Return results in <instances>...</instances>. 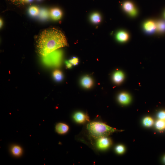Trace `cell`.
Instances as JSON below:
<instances>
[{"label": "cell", "instance_id": "1", "mask_svg": "<svg viewBox=\"0 0 165 165\" xmlns=\"http://www.w3.org/2000/svg\"><path fill=\"white\" fill-rule=\"evenodd\" d=\"M67 45L65 35L61 31L55 28H48L43 31L37 41L38 52L43 57Z\"/></svg>", "mask_w": 165, "mask_h": 165}, {"label": "cell", "instance_id": "2", "mask_svg": "<svg viewBox=\"0 0 165 165\" xmlns=\"http://www.w3.org/2000/svg\"><path fill=\"white\" fill-rule=\"evenodd\" d=\"M87 128L92 137L96 139L106 136L117 131L115 128L99 122L90 123L88 125Z\"/></svg>", "mask_w": 165, "mask_h": 165}, {"label": "cell", "instance_id": "3", "mask_svg": "<svg viewBox=\"0 0 165 165\" xmlns=\"http://www.w3.org/2000/svg\"><path fill=\"white\" fill-rule=\"evenodd\" d=\"M51 59L48 58V62L46 63L48 65L52 66H58L59 65L61 59V54L60 52L55 51L51 53Z\"/></svg>", "mask_w": 165, "mask_h": 165}, {"label": "cell", "instance_id": "4", "mask_svg": "<svg viewBox=\"0 0 165 165\" xmlns=\"http://www.w3.org/2000/svg\"><path fill=\"white\" fill-rule=\"evenodd\" d=\"M110 140L106 136L97 139L96 145L98 148L101 149H105L108 148L111 144Z\"/></svg>", "mask_w": 165, "mask_h": 165}, {"label": "cell", "instance_id": "5", "mask_svg": "<svg viewBox=\"0 0 165 165\" xmlns=\"http://www.w3.org/2000/svg\"><path fill=\"white\" fill-rule=\"evenodd\" d=\"M123 8L125 11L132 16H135L137 13L134 4L131 2H125L123 5Z\"/></svg>", "mask_w": 165, "mask_h": 165}, {"label": "cell", "instance_id": "6", "mask_svg": "<svg viewBox=\"0 0 165 165\" xmlns=\"http://www.w3.org/2000/svg\"><path fill=\"white\" fill-rule=\"evenodd\" d=\"M74 118L77 123H82L86 121H89V117L84 113L78 112L76 113L74 116Z\"/></svg>", "mask_w": 165, "mask_h": 165}, {"label": "cell", "instance_id": "7", "mask_svg": "<svg viewBox=\"0 0 165 165\" xmlns=\"http://www.w3.org/2000/svg\"><path fill=\"white\" fill-rule=\"evenodd\" d=\"M143 28L147 33H153L156 29V23L152 21H147L143 25Z\"/></svg>", "mask_w": 165, "mask_h": 165}, {"label": "cell", "instance_id": "8", "mask_svg": "<svg viewBox=\"0 0 165 165\" xmlns=\"http://www.w3.org/2000/svg\"><path fill=\"white\" fill-rule=\"evenodd\" d=\"M69 130V127L67 125L59 123L55 126V130L59 134H63L67 133Z\"/></svg>", "mask_w": 165, "mask_h": 165}, {"label": "cell", "instance_id": "9", "mask_svg": "<svg viewBox=\"0 0 165 165\" xmlns=\"http://www.w3.org/2000/svg\"><path fill=\"white\" fill-rule=\"evenodd\" d=\"M118 99L121 103L124 105L128 104L131 101L130 96L125 93H121L118 96Z\"/></svg>", "mask_w": 165, "mask_h": 165}, {"label": "cell", "instance_id": "10", "mask_svg": "<svg viewBox=\"0 0 165 165\" xmlns=\"http://www.w3.org/2000/svg\"><path fill=\"white\" fill-rule=\"evenodd\" d=\"M50 15L54 20H58L61 18L62 16V13L60 9L54 8L51 10Z\"/></svg>", "mask_w": 165, "mask_h": 165}, {"label": "cell", "instance_id": "11", "mask_svg": "<svg viewBox=\"0 0 165 165\" xmlns=\"http://www.w3.org/2000/svg\"><path fill=\"white\" fill-rule=\"evenodd\" d=\"M116 38L119 41L125 42L128 40L129 39V35L125 31H120L116 35Z\"/></svg>", "mask_w": 165, "mask_h": 165}, {"label": "cell", "instance_id": "12", "mask_svg": "<svg viewBox=\"0 0 165 165\" xmlns=\"http://www.w3.org/2000/svg\"><path fill=\"white\" fill-rule=\"evenodd\" d=\"M124 75L120 71H118L114 73L113 76V80L115 82L119 84L124 80Z\"/></svg>", "mask_w": 165, "mask_h": 165}, {"label": "cell", "instance_id": "13", "mask_svg": "<svg viewBox=\"0 0 165 165\" xmlns=\"http://www.w3.org/2000/svg\"><path fill=\"white\" fill-rule=\"evenodd\" d=\"M82 85L86 88H89L91 87L93 81L91 78L88 76L84 77L81 81Z\"/></svg>", "mask_w": 165, "mask_h": 165}, {"label": "cell", "instance_id": "14", "mask_svg": "<svg viewBox=\"0 0 165 165\" xmlns=\"http://www.w3.org/2000/svg\"><path fill=\"white\" fill-rule=\"evenodd\" d=\"M11 152L14 156L18 157L22 154L23 150L22 148L19 146L15 145L12 147Z\"/></svg>", "mask_w": 165, "mask_h": 165}, {"label": "cell", "instance_id": "15", "mask_svg": "<svg viewBox=\"0 0 165 165\" xmlns=\"http://www.w3.org/2000/svg\"><path fill=\"white\" fill-rule=\"evenodd\" d=\"M90 19L92 23L94 24L99 23L101 21V16L98 13H95L92 14Z\"/></svg>", "mask_w": 165, "mask_h": 165}, {"label": "cell", "instance_id": "16", "mask_svg": "<svg viewBox=\"0 0 165 165\" xmlns=\"http://www.w3.org/2000/svg\"><path fill=\"white\" fill-rule=\"evenodd\" d=\"M28 12L30 15L33 16H37L40 13L38 8L35 6H31L28 10Z\"/></svg>", "mask_w": 165, "mask_h": 165}, {"label": "cell", "instance_id": "17", "mask_svg": "<svg viewBox=\"0 0 165 165\" xmlns=\"http://www.w3.org/2000/svg\"><path fill=\"white\" fill-rule=\"evenodd\" d=\"M53 76L55 79L58 81L62 80L63 77L62 73L59 70H56L54 71Z\"/></svg>", "mask_w": 165, "mask_h": 165}, {"label": "cell", "instance_id": "18", "mask_svg": "<svg viewBox=\"0 0 165 165\" xmlns=\"http://www.w3.org/2000/svg\"><path fill=\"white\" fill-rule=\"evenodd\" d=\"M155 126L156 128L160 130H162L165 129V120L159 119L156 122Z\"/></svg>", "mask_w": 165, "mask_h": 165}, {"label": "cell", "instance_id": "19", "mask_svg": "<svg viewBox=\"0 0 165 165\" xmlns=\"http://www.w3.org/2000/svg\"><path fill=\"white\" fill-rule=\"evenodd\" d=\"M154 121L152 118L150 117H147L143 120V125L147 127H151L153 125Z\"/></svg>", "mask_w": 165, "mask_h": 165}, {"label": "cell", "instance_id": "20", "mask_svg": "<svg viewBox=\"0 0 165 165\" xmlns=\"http://www.w3.org/2000/svg\"><path fill=\"white\" fill-rule=\"evenodd\" d=\"M156 29L159 32L165 31V22L164 21H160L156 23Z\"/></svg>", "mask_w": 165, "mask_h": 165}, {"label": "cell", "instance_id": "21", "mask_svg": "<svg viewBox=\"0 0 165 165\" xmlns=\"http://www.w3.org/2000/svg\"><path fill=\"white\" fill-rule=\"evenodd\" d=\"M40 16L42 19L47 18L49 16V13L45 9H42L40 12Z\"/></svg>", "mask_w": 165, "mask_h": 165}, {"label": "cell", "instance_id": "22", "mask_svg": "<svg viewBox=\"0 0 165 165\" xmlns=\"http://www.w3.org/2000/svg\"><path fill=\"white\" fill-rule=\"evenodd\" d=\"M116 150L118 153L120 154H123L125 151V148L123 145H119L116 147Z\"/></svg>", "mask_w": 165, "mask_h": 165}, {"label": "cell", "instance_id": "23", "mask_svg": "<svg viewBox=\"0 0 165 165\" xmlns=\"http://www.w3.org/2000/svg\"><path fill=\"white\" fill-rule=\"evenodd\" d=\"M69 62L72 65L76 66L78 64L79 60L78 58L74 57L69 61Z\"/></svg>", "mask_w": 165, "mask_h": 165}, {"label": "cell", "instance_id": "24", "mask_svg": "<svg viewBox=\"0 0 165 165\" xmlns=\"http://www.w3.org/2000/svg\"><path fill=\"white\" fill-rule=\"evenodd\" d=\"M158 117L159 119L165 120V111H162L160 112L158 114Z\"/></svg>", "mask_w": 165, "mask_h": 165}, {"label": "cell", "instance_id": "25", "mask_svg": "<svg viewBox=\"0 0 165 165\" xmlns=\"http://www.w3.org/2000/svg\"><path fill=\"white\" fill-rule=\"evenodd\" d=\"M33 0H20V3H29L32 2Z\"/></svg>", "mask_w": 165, "mask_h": 165}, {"label": "cell", "instance_id": "26", "mask_svg": "<svg viewBox=\"0 0 165 165\" xmlns=\"http://www.w3.org/2000/svg\"><path fill=\"white\" fill-rule=\"evenodd\" d=\"M66 64L67 67L68 68H70L72 67V64L69 62L66 61Z\"/></svg>", "mask_w": 165, "mask_h": 165}, {"label": "cell", "instance_id": "27", "mask_svg": "<svg viewBox=\"0 0 165 165\" xmlns=\"http://www.w3.org/2000/svg\"><path fill=\"white\" fill-rule=\"evenodd\" d=\"M9 1L14 3H20V0H9Z\"/></svg>", "mask_w": 165, "mask_h": 165}, {"label": "cell", "instance_id": "28", "mask_svg": "<svg viewBox=\"0 0 165 165\" xmlns=\"http://www.w3.org/2000/svg\"><path fill=\"white\" fill-rule=\"evenodd\" d=\"M0 26H1V28L3 26V21L1 19V20H0Z\"/></svg>", "mask_w": 165, "mask_h": 165}, {"label": "cell", "instance_id": "29", "mask_svg": "<svg viewBox=\"0 0 165 165\" xmlns=\"http://www.w3.org/2000/svg\"><path fill=\"white\" fill-rule=\"evenodd\" d=\"M164 161L165 162V156H164Z\"/></svg>", "mask_w": 165, "mask_h": 165}, {"label": "cell", "instance_id": "30", "mask_svg": "<svg viewBox=\"0 0 165 165\" xmlns=\"http://www.w3.org/2000/svg\"><path fill=\"white\" fill-rule=\"evenodd\" d=\"M164 16H165V14H164Z\"/></svg>", "mask_w": 165, "mask_h": 165}, {"label": "cell", "instance_id": "31", "mask_svg": "<svg viewBox=\"0 0 165 165\" xmlns=\"http://www.w3.org/2000/svg\"><path fill=\"white\" fill-rule=\"evenodd\" d=\"M38 1H41V0H38Z\"/></svg>", "mask_w": 165, "mask_h": 165}]
</instances>
